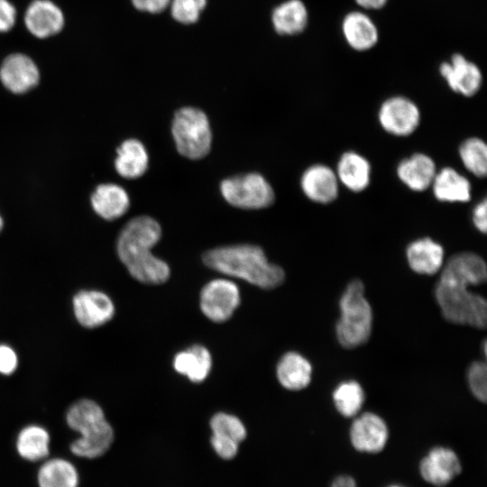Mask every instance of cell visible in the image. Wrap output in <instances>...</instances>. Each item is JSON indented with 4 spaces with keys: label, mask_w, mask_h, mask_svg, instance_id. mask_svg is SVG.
Returning a JSON list of instances; mask_svg holds the SVG:
<instances>
[{
    "label": "cell",
    "mask_w": 487,
    "mask_h": 487,
    "mask_svg": "<svg viewBox=\"0 0 487 487\" xmlns=\"http://www.w3.org/2000/svg\"><path fill=\"white\" fill-rule=\"evenodd\" d=\"M161 237V225L148 216L131 219L119 234L116 242L118 257L131 276L139 282L158 285L170 278L169 265L152 253V248Z\"/></svg>",
    "instance_id": "6da1fadb"
},
{
    "label": "cell",
    "mask_w": 487,
    "mask_h": 487,
    "mask_svg": "<svg viewBox=\"0 0 487 487\" xmlns=\"http://www.w3.org/2000/svg\"><path fill=\"white\" fill-rule=\"evenodd\" d=\"M204 263L225 275L271 289L283 283L285 272L271 263L263 250L253 244H234L211 249L203 254Z\"/></svg>",
    "instance_id": "7a4b0ae2"
},
{
    "label": "cell",
    "mask_w": 487,
    "mask_h": 487,
    "mask_svg": "<svg viewBox=\"0 0 487 487\" xmlns=\"http://www.w3.org/2000/svg\"><path fill=\"white\" fill-rule=\"evenodd\" d=\"M66 422L79 435L69 446L74 455L96 459L110 449L115 438L114 429L102 408L94 400L83 399L71 405L66 414Z\"/></svg>",
    "instance_id": "3957f363"
},
{
    "label": "cell",
    "mask_w": 487,
    "mask_h": 487,
    "mask_svg": "<svg viewBox=\"0 0 487 487\" xmlns=\"http://www.w3.org/2000/svg\"><path fill=\"white\" fill-rule=\"evenodd\" d=\"M340 318L336 337L340 345L353 348L364 344L372 326V310L364 296V286L359 280L347 285L339 300Z\"/></svg>",
    "instance_id": "277c9868"
},
{
    "label": "cell",
    "mask_w": 487,
    "mask_h": 487,
    "mask_svg": "<svg viewBox=\"0 0 487 487\" xmlns=\"http://www.w3.org/2000/svg\"><path fill=\"white\" fill-rule=\"evenodd\" d=\"M467 285L439 279L435 290L443 317L449 322L483 328L487 321V303Z\"/></svg>",
    "instance_id": "5b68a950"
},
{
    "label": "cell",
    "mask_w": 487,
    "mask_h": 487,
    "mask_svg": "<svg viewBox=\"0 0 487 487\" xmlns=\"http://www.w3.org/2000/svg\"><path fill=\"white\" fill-rule=\"evenodd\" d=\"M171 133L178 152L191 160L204 158L210 151L212 133L207 115L196 107H182L173 117Z\"/></svg>",
    "instance_id": "8992f818"
},
{
    "label": "cell",
    "mask_w": 487,
    "mask_h": 487,
    "mask_svg": "<svg viewBox=\"0 0 487 487\" xmlns=\"http://www.w3.org/2000/svg\"><path fill=\"white\" fill-rule=\"evenodd\" d=\"M224 198L232 206L243 209H260L274 201V191L270 183L259 173L235 175L220 184Z\"/></svg>",
    "instance_id": "52a82bcc"
},
{
    "label": "cell",
    "mask_w": 487,
    "mask_h": 487,
    "mask_svg": "<svg viewBox=\"0 0 487 487\" xmlns=\"http://www.w3.org/2000/svg\"><path fill=\"white\" fill-rule=\"evenodd\" d=\"M240 301V291L234 282L226 279H215L201 289L199 305L208 319L222 323L233 316Z\"/></svg>",
    "instance_id": "ba28073f"
},
{
    "label": "cell",
    "mask_w": 487,
    "mask_h": 487,
    "mask_svg": "<svg viewBox=\"0 0 487 487\" xmlns=\"http://www.w3.org/2000/svg\"><path fill=\"white\" fill-rule=\"evenodd\" d=\"M381 126L396 136H408L414 133L420 123V112L410 99L396 96L386 99L379 109Z\"/></svg>",
    "instance_id": "9c48e42d"
},
{
    "label": "cell",
    "mask_w": 487,
    "mask_h": 487,
    "mask_svg": "<svg viewBox=\"0 0 487 487\" xmlns=\"http://www.w3.org/2000/svg\"><path fill=\"white\" fill-rule=\"evenodd\" d=\"M212 431L210 444L214 452L223 460L234 459L240 444L246 438L247 430L242 420L225 412L216 413L210 419Z\"/></svg>",
    "instance_id": "30bf717a"
},
{
    "label": "cell",
    "mask_w": 487,
    "mask_h": 487,
    "mask_svg": "<svg viewBox=\"0 0 487 487\" xmlns=\"http://www.w3.org/2000/svg\"><path fill=\"white\" fill-rule=\"evenodd\" d=\"M40 79V69L27 54L11 53L0 65V81L13 94L21 95L31 91L37 87Z\"/></svg>",
    "instance_id": "8fae6325"
},
{
    "label": "cell",
    "mask_w": 487,
    "mask_h": 487,
    "mask_svg": "<svg viewBox=\"0 0 487 487\" xmlns=\"http://www.w3.org/2000/svg\"><path fill=\"white\" fill-rule=\"evenodd\" d=\"M77 321L86 328H96L110 321L115 314L112 299L98 290H81L72 299Z\"/></svg>",
    "instance_id": "7c38bea8"
},
{
    "label": "cell",
    "mask_w": 487,
    "mask_h": 487,
    "mask_svg": "<svg viewBox=\"0 0 487 487\" xmlns=\"http://www.w3.org/2000/svg\"><path fill=\"white\" fill-rule=\"evenodd\" d=\"M23 23L32 36L47 39L63 30L65 16L61 8L53 1L33 0L25 10Z\"/></svg>",
    "instance_id": "4fadbf2b"
},
{
    "label": "cell",
    "mask_w": 487,
    "mask_h": 487,
    "mask_svg": "<svg viewBox=\"0 0 487 487\" xmlns=\"http://www.w3.org/2000/svg\"><path fill=\"white\" fill-rule=\"evenodd\" d=\"M439 73L453 91L464 96H473L481 88L480 68L460 53L454 54L450 61L443 62Z\"/></svg>",
    "instance_id": "5bb4252c"
},
{
    "label": "cell",
    "mask_w": 487,
    "mask_h": 487,
    "mask_svg": "<svg viewBox=\"0 0 487 487\" xmlns=\"http://www.w3.org/2000/svg\"><path fill=\"white\" fill-rule=\"evenodd\" d=\"M388 427L384 420L371 412L355 418L350 429L351 442L361 452L378 453L383 449L388 439Z\"/></svg>",
    "instance_id": "9a60e30c"
},
{
    "label": "cell",
    "mask_w": 487,
    "mask_h": 487,
    "mask_svg": "<svg viewBox=\"0 0 487 487\" xmlns=\"http://www.w3.org/2000/svg\"><path fill=\"white\" fill-rule=\"evenodd\" d=\"M420 473L427 482L442 487L461 473L458 457L451 449L435 447L420 463Z\"/></svg>",
    "instance_id": "2e32d148"
},
{
    "label": "cell",
    "mask_w": 487,
    "mask_h": 487,
    "mask_svg": "<svg viewBox=\"0 0 487 487\" xmlns=\"http://www.w3.org/2000/svg\"><path fill=\"white\" fill-rule=\"evenodd\" d=\"M486 263L473 253L453 255L443 267L440 279L467 286L479 285L486 280Z\"/></svg>",
    "instance_id": "e0dca14e"
},
{
    "label": "cell",
    "mask_w": 487,
    "mask_h": 487,
    "mask_svg": "<svg viewBox=\"0 0 487 487\" xmlns=\"http://www.w3.org/2000/svg\"><path fill=\"white\" fill-rule=\"evenodd\" d=\"M301 189L310 200L328 204L338 196V179L328 166L315 164L308 167L300 179Z\"/></svg>",
    "instance_id": "ac0fdd59"
},
{
    "label": "cell",
    "mask_w": 487,
    "mask_h": 487,
    "mask_svg": "<svg viewBox=\"0 0 487 487\" xmlns=\"http://www.w3.org/2000/svg\"><path fill=\"white\" fill-rule=\"evenodd\" d=\"M342 32L347 44L358 51L373 48L379 40V32L372 18L361 11L348 13L342 21Z\"/></svg>",
    "instance_id": "d6986e66"
},
{
    "label": "cell",
    "mask_w": 487,
    "mask_h": 487,
    "mask_svg": "<svg viewBox=\"0 0 487 487\" xmlns=\"http://www.w3.org/2000/svg\"><path fill=\"white\" fill-rule=\"evenodd\" d=\"M93 210L103 219L112 221L124 216L130 206L125 189L115 183L98 185L90 197Z\"/></svg>",
    "instance_id": "ffe728a7"
},
{
    "label": "cell",
    "mask_w": 487,
    "mask_h": 487,
    "mask_svg": "<svg viewBox=\"0 0 487 487\" xmlns=\"http://www.w3.org/2000/svg\"><path fill=\"white\" fill-rule=\"evenodd\" d=\"M443 246L429 237L410 243L406 251L407 261L411 270L418 274L433 275L444 263Z\"/></svg>",
    "instance_id": "44dd1931"
},
{
    "label": "cell",
    "mask_w": 487,
    "mask_h": 487,
    "mask_svg": "<svg viewBox=\"0 0 487 487\" xmlns=\"http://www.w3.org/2000/svg\"><path fill=\"white\" fill-rule=\"evenodd\" d=\"M436 174L434 161L424 153H414L402 160L397 167L400 180L414 191H424L429 188Z\"/></svg>",
    "instance_id": "7402d4cb"
},
{
    "label": "cell",
    "mask_w": 487,
    "mask_h": 487,
    "mask_svg": "<svg viewBox=\"0 0 487 487\" xmlns=\"http://www.w3.org/2000/svg\"><path fill=\"white\" fill-rule=\"evenodd\" d=\"M38 487H78L80 477L76 465L62 457L46 458L36 473Z\"/></svg>",
    "instance_id": "603a6c76"
},
{
    "label": "cell",
    "mask_w": 487,
    "mask_h": 487,
    "mask_svg": "<svg viewBox=\"0 0 487 487\" xmlns=\"http://www.w3.org/2000/svg\"><path fill=\"white\" fill-rule=\"evenodd\" d=\"M115 168L117 173L128 179L142 176L149 165V156L144 145L137 139L124 141L116 150Z\"/></svg>",
    "instance_id": "cb8c5ba5"
},
{
    "label": "cell",
    "mask_w": 487,
    "mask_h": 487,
    "mask_svg": "<svg viewBox=\"0 0 487 487\" xmlns=\"http://www.w3.org/2000/svg\"><path fill=\"white\" fill-rule=\"evenodd\" d=\"M276 373L279 382L285 389L300 391L311 381L312 366L300 354L289 352L279 361Z\"/></svg>",
    "instance_id": "d4e9b609"
},
{
    "label": "cell",
    "mask_w": 487,
    "mask_h": 487,
    "mask_svg": "<svg viewBox=\"0 0 487 487\" xmlns=\"http://www.w3.org/2000/svg\"><path fill=\"white\" fill-rule=\"evenodd\" d=\"M173 368L192 382L199 383L206 380L212 368V357L205 346L194 345L175 355Z\"/></svg>",
    "instance_id": "484cf974"
},
{
    "label": "cell",
    "mask_w": 487,
    "mask_h": 487,
    "mask_svg": "<svg viewBox=\"0 0 487 487\" xmlns=\"http://www.w3.org/2000/svg\"><path fill=\"white\" fill-rule=\"evenodd\" d=\"M431 186L435 198L442 202H467L471 198L469 180L450 167L436 172Z\"/></svg>",
    "instance_id": "4316f807"
},
{
    "label": "cell",
    "mask_w": 487,
    "mask_h": 487,
    "mask_svg": "<svg viewBox=\"0 0 487 487\" xmlns=\"http://www.w3.org/2000/svg\"><path fill=\"white\" fill-rule=\"evenodd\" d=\"M336 177L354 192L364 190L371 180V165L362 155L354 152H345L337 163Z\"/></svg>",
    "instance_id": "83f0119b"
},
{
    "label": "cell",
    "mask_w": 487,
    "mask_h": 487,
    "mask_svg": "<svg viewBox=\"0 0 487 487\" xmlns=\"http://www.w3.org/2000/svg\"><path fill=\"white\" fill-rule=\"evenodd\" d=\"M51 436L46 428L29 425L18 433L15 449L18 455L31 463L45 460L50 455Z\"/></svg>",
    "instance_id": "f1b7e54d"
},
{
    "label": "cell",
    "mask_w": 487,
    "mask_h": 487,
    "mask_svg": "<svg viewBox=\"0 0 487 487\" xmlns=\"http://www.w3.org/2000/svg\"><path fill=\"white\" fill-rule=\"evenodd\" d=\"M308 14L301 0H289L277 6L272 14V23L280 34L293 35L304 31Z\"/></svg>",
    "instance_id": "f546056e"
},
{
    "label": "cell",
    "mask_w": 487,
    "mask_h": 487,
    "mask_svg": "<svg viewBox=\"0 0 487 487\" xmlns=\"http://www.w3.org/2000/svg\"><path fill=\"white\" fill-rule=\"evenodd\" d=\"M364 399L363 390L355 381L339 383L333 392V400L337 411L346 418L353 417L360 411Z\"/></svg>",
    "instance_id": "4dcf8cb0"
},
{
    "label": "cell",
    "mask_w": 487,
    "mask_h": 487,
    "mask_svg": "<svg viewBox=\"0 0 487 487\" xmlns=\"http://www.w3.org/2000/svg\"><path fill=\"white\" fill-rule=\"evenodd\" d=\"M459 155L464 166L474 176L483 178L487 173L486 143L478 137L464 141L459 147Z\"/></svg>",
    "instance_id": "1f68e13d"
},
{
    "label": "cell",
    "mask_w": 487,
    "mask_h": 487,
    "mask_svg": "<svg viewBox=\"0 0 487 487\" xmlns=\"http://www.w3.org/2000/svg\"><path fill=\"white\" fill-rule=\"evenodd\" d=\"M207 0H172L171 14L175 20L182 23H195Z\"/></svg>",
    "instance_id": "d6a6232c"
},
{
    "label": "cell",
    "mask_w": 487,
    "mask_h": 487,
    "mask_svg": "<svg viewBox=\"0 0 487 487\" xmlns=\"http://www.w3.org/2000/svg\"><path fill=\"white\" fill-rule=\"evenodd\" d=\"M486 364L483 362H474L467 372V381L473 396L480 401H486Z\"/></svg>",
    "instance_id": "836d02e7"
},
{
    "label": "cell",
    "mask_w": 487,
    "mask_h": 487,
    "mask_svg": "<svg viewBox=\"0 0 487 487\" xmlns=\"http://www.w3.org/2000/svg\"><path fill=\"white\" fill-rule=\"evenodd\" d=\"M17 12L9 0H0V33L13 29L16 23Z\"/></svg>",
    "instance_id": "e575fe53"
},
{
    "label": "cell",
    "mask_w": 487,
    "mask_h": 487,
    "mask_svg": "<svg viewBox=\"0 0 487 487\" xmlns=\"http://www.w3.org/2000/svg\"><path fill=\"white\" fill-rule=\"evenodd\" d=\"M18 357L14 349L6 345H0V373L12 374L17 368Z\"/></svg>",
    "instance_id": "d590c367"
},
{
    "label": "cell",
    "mask_w": 487,
    "mask_h": 487,
    "mask_svg": "<svg viewBox=\"0 0 487 487\" xmlns=\"http://www.w3.org/2000/svg\"><path fill=\"white\" fill-rule=\"evenodd\" d=\"M170 0H132L135 8L152 14L161 13L166 9Z\"/></svg>",
    "instance_id": "8d00e7d4"
},
{
    "label": "cell",
    "mask_w": 487,
    "mask_h": 487,
    "mask_svg": "<svg viewBox=\"0 0 487 487\" xmlns=\"http://www.w3.org/2000/svg\"><path fill=\"white\" fill-rule=\"evenodd\" d=\"M486 211L487 201L485 198L479 202L473 210V223L476 229L482 234H485L487 230Z\"/></svg>",
    "instance_id": "74e56055"
},
{
    "label": "cell",
    "mask_w": 487,
    "mask_h": 487,
    "mask_svg": "<svg viewBox=\"0 0 487 487\" xmlns=\"http://www.w3.org/2000/svg\"><path fill=\"white\" fill-rule=\"evenodd\" d=\"M355 2L363 9L378 10L382 8L388 0H355Z\"/></svg>",
    "instance_id": "f35d334b"
},
{
    "label": "cell",
    "mask_w": 487,
    "mask_h": 487,
    "mask_svg": "<svg viewBox=\"0 0 487 487\" xmlns=\"http://www.w3.org/2000/svg\"><path fill=\"white\" fill-rule=\"evenodd\" d=\"M331 487H356V484L351 476L341 475L334 480Z\"/></svg>",
    "instance_id": "ab89813d"
},
{
    "label": "cell",
    "mask_w": 487,
    "mask_h": 487,
    "mask_svg": "<svg viewBox=\"0 0 487 487\" xmlns=\"http://www.w3.org/2000/svg\"><path fill=\"white\" fill-rule=\"evenodd\" d=\"M3 228H4V220L0 215V233L2 232Z\"/></svg>",
    "instance_id": "60d3db41"
},
{
    "label": "cell",
    "mask_w": 487,
    "mask_h": 487,
    "mask_svg": "<svg viewBox=\"0 0 487 487\" xmlns=\"http://www.w3.org/2000/svg\"><path fill=\"white\" fill-rule=\"evenodd\" d=\"M389 487H403V486H400V485H391Z\"/></svg>",
    "instance_id": "b9f144b4"
}]
</instances>
